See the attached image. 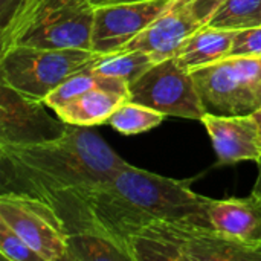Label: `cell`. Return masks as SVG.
<instances>
[{
  "label": "cell",
  "instance_id": "obj_13",
  "mask_svg": "<svg viewBox=\"0 0 261 261\" xmlns=\"http://www.w3.org/2000/svg\"><path fill=\"white\" fill-rule=\"evenodd\" d=\"M202 122L211 136L220 165L261 159V130L254 115L220 116L206 113Z\"/></svg>",
  "mask_w": 261,
  "mask_h": 261
},
{
  "label": "cell",
  "instance_id": "obj_12",
  "mask_svg": "<svg viewBox=\"0 0 261 261\" xmlns=\"http://www.w3.org/2000/svg\"><path fill=\"white\" fill-rule=\"evenodd\" d=\"M202 26L205 23L196 15L193 0H173L158 18L118 52L144 50L151 54L159 63L174 57L184 41Z\"/></svg>",
  "mask_w": 261,
  "mask_h": 261
},
{
  "label": "cell",
  "instance_id": "obj_11",
  "mask_svg": "<svg viewBox=\"0 0 261 261\" xmlns=\"http://www.w3.org/2000/svg\"><path fill=\"white\" fill-rule=\"evenodd\" d=\"M171 3L173 0H148L96 6L92 31V50L102 55L121 50Z\"/></svg>",
  "mask_w": 261,
  "mask_h": 261
},
{
  "label": "cell",
  "instance_id": "obj_2",
  "mask_svg": "<svg viewBox=\"0 0 261 261\" xmlns=\"http://www.w3.org/2000/svg\"><path fill=\"white\" fill-rule=\"evenodd\" d=\"M191 182L170 179L127 164L110 180L87 194V206L98 228L127 249L132 236L153 222L214 228L208 213L210 199L194 193L190 188Z\"/></svg>",
  "mask_w": 261,
  "mask_h": 261
},
{
  "label": "cell",
  "instance_id": "obj_22",
  "mask_svg": "<svg viewBox=\"0 0 261 261\" xmlns=\"http://www.w3.org/2000/svg\"><path fill=\"white\" fill-rule=\"evenodd\" d=\"M223 0H193V8H194L196 15L200 18V21L206 24L210 17L213 15V12L219 8Z\"/></svg>",
  "mask_w": 261,
  "mask_h": 261
},
{
  "label": "cell",
  "instance_id": "obj_26",
  "mask_svg": "<svg viewBox=\"0 0 261 261\" xmlns=\"http://www.w3.org/2000/svg\"><path fill=\"white\" fill-rule=\"evenodd\" d=\"M254 116H255V119H257V122H258V125H260V130H261V109L260 110H257L255 113H252ZM258 165H261V159L260 162H258Z\"/></svg>",
  "mask_w": 261,
  "mask_h": 261
},
{
  "label": "cell",
  "instance_id": "obj_10",
  "mask_svg": "<svg viewBox=\"0 0 261 261\" xmlns=\"http://www.w3.org/2000/svg\"><path fill=\"white\" fill-rule=\"evenodd\" d=\"M70 124L47 112V104L14 87L0 86V145H37L60 139Z\"/></svg>",
  "mask_w": 261,
  "mask_h": 261
},
{
  "label": "cell",
  "instance_id": "obj_16",
  "mask_svg": "<svg viewBox=\"0 0 261 261\" xmlns=\"http://www.w3.org/2000/svg\"><path fill=\"white\" fill-rule=\"evenodd\" d=\"M67 261H133L127 248L102 229L69 234Z\"/></svg>",
  "mask_w": 261,
  "mask_h": 261
},
{
  "label": "cell",
  "instance_id": "obj_17",
  "mask_svg": "<svg viewBox=\"0 0 261 261\" xmlns=\"http://www.w3.org/2000/svg\"><path fill=\"white\" fill-rule=\"evenodd\" d=\"M158 60L144 50H124L106 55L93 69L99 73L119 78L127 84H132L141 78L150 67H153Z\"/></svg>",
  "mask_w": 261,
  "mask_h": 261
},
{
  "label": "cell",
  "instance_id": "obj_21",
  "mask_svg": "<svg viewBox=\"0 0 261 261\" xmlns=\"http://www.w3.org/2000/svg\"><path fill=\"white\" fill-rule=\"evenodd\" d=\"M231 55L261 57V26L237 31Z\"/></svg>",
  "mask_w": 261,
  "mask_h": 261
},
{
  "label": "cell",
  "instance_id": "obj_7",
  "mask_svg": "<svg viewBox=\"0 0 261 261\" xmlns=\"http://www.w3.org/2000/svg\"><path fill=\"white\" fill-rule=\"evenodd\" d=\"M125 101H130L128 84L96 72L93 66L72 75L44 99L47 107L64 122L81 127L107 122Z\"/></svg>",
  "mask_w": 261,
  "mask_h": 261
},
{
  "label": "cell",
  "instance_id": "obj_3",
  "mask_svg": "<svg viewBox=\"0 0 261 261\" xmlns=\"http://www.w3.org/2000/svg\"><path fill=\"white\" fill-rule=\"evenodd\" d=\"M93 17L90 0H23L0 31V52L14 46L92 49Z\"/></svg>",
  "mask_w": 261,
  "mask_h": 261
},
{
  "label": "cell",
  "instance_id": "obj_20",
  "mask_svg": "<svg viewBox=\"0 0 261 261\" xmlns=\"http://www.w3.org/2000/svg\"><path fill=\"white\" fill-rule=\"evenodd\" d=\"M0 254L9 261H43L14 229L0 220Z\"/></svg>",
  "mask_w": 261,
  "mask_h": 261
},
{
  "label": "cell",
  "instance_id": "obj_1",
  "mask_svg": "<svg viewBox=\"0 0 261 261\" xmlns=\"http://www.w3.org/2000/svg\"><path fill=\"white\" fill-rule=\"evenodd\" d=\"M127 164L93 130L70 125L64 136L50 142L0 145V191L49 203L70 234L95 229L87 194Z\"/></svg>",
  "mask_w": 261,
  "mask_h": 261
},
{
  "label": "cell",
  "instance_id": "obj_24",
  "mask_svg": "<svg viewBox=\"0 0 261 261\" xmlns=\"http://www.w3.org/2000/svg\"><path fill=\"white\" fill-rule=\"evenodd\" d=\"M92 5L96 6H104V5H118V3H138V2H148V0H90Z\"/></svg>",
  "mask_w": 261,
  "mask_h": 261
},
{
  "label": "cell",
  "instance_id": "obj_23",
  "mask_svg": "<svg viewBox=\"0 0 261 261\" xmlns=\"http://www.w3.org/2000/svg\"><path fill=\"white\" fill-rule=\"evenodd\" d=\"M23 0H0V31L8 26Z\"/></svg>",
  "mask_w": 261,
  "mask_h": 261
},
{
  "label": "cell",
  "instance_id": "obj_18",
  "mask_svg": "<svg viewBox=\"0 0 261 261\" xmlns=\"http://www.w3.org/2000/svg\"><path fill=\"white\" fill-rule=\"evenodd\" d=\"M206 24L231 31L261 26V0H223Z\"/></svg>",
  "mask_w": 261,
  "mask_h": 261
},
{
  "label": "cell",
  "instance_id": "obj_6",
  "mask_svg": "<svg viewBox=\"0 0 261 261\" xmlns=\"http://www.w3.org/2000/svg\"><path fill=\"white\" fill-rule=\"evenodd\" d=\"M210 115H252L261 109V57L231 55L193 72Z\"/></svg>",
  "mask_w": 261,
  "mask_h": 261
},
{
  "label": "cell",
  "instance_id": "obj_14",
  "mask_svg": "<svg viewBox=\"0 0 261 261\" xmlns=\"http://www.w3.org/2000/svg\"><path fill=\"white\" fill-rule=\"evenodd\" d=\"M208 213L217 231L242 243L261 246V196L255 191L243 199H210Z\"/></svg>",
  "mask_w": 261,
  "mask_h": 261
},
{
  "label": "cell",
  "instance_id": "obj_19",
  "mask_svg": "<svg viewBox=\"0 0 261 261\" xmlns=\"http://www.w3.org/2000/svg\"><path fill=\"white\" fill-rule=\"evenodd\" d=\"M164 118L165 115L161 112L133 101H125L113 112L107 124L122 135H138L158 127Z\"/></svg>",
  "mask_w": 261,
  "mask_h": 261
},
{
  "label": "cell",
  "instance_id": "obj_5",
  "mask_svg": "<svg viewBox=\"0 0 261 261\" xmlns=\"http://www.w3.org/2000/svg\"><path fill=\"white\" fill-rule=\"evenodd\" d=\"M2 83L44 101L76 72L95 66L106 55L92 49H38L14 46L0 52Z\"/></svg>",
  "mask_w": 261,
  "mask_h": 261
},
{
  "label": "cell",
  "instance_id": "obj_9",
  "mask_svg": "<svg viewBox=\"0 0 261 261\" xmlns=\"http://www.w3.org/2000/svg\"><path fill=\"white\" fill-rule=\"evenodd\" d=\"M0 220L38 252L43 261H67L70 232L49 203L26 194L2 193Z\"/></svg>",
  "mask_w": 261,
  "mask_h": 261
},
{
  "label": "cell",
  "instance_id": "obj_4",
  "mask_svg": "<svg viewBox=\"0 0 261 261\" xmlns=\"http://www.w3.org/2000/svg\"><path fill=\"white\" fill-rule=\"evenodd\" d=\"M133 261H261V246L242 243L216 228L153 222L128 240Z\"/></svg>",
  "mask_w": 261,
  "mask_h": 261
},
{
  "label": "cell",
  "instance_id": "obj_15",
  "mask_svg": "<svg viewBox=\"0 0 261 261\" xmlns=\"http://www.w3.org/2000/svg\"><path fill=\"white\" fill-rule=\"evenodd\" d=\"M237 31L205 24L184 41L174 57L182 67L194 72L200 67L228 58L231 55Z\"/></svg>",
  "mask_w": 261,
  "mask_h": 261
},
{
  "label": "cell",
  "instance_id": "obj_25",
  "mask_svg": "<svg viewBox=\"0 0 261 261\" xmlns=\"http://www.w3.org/2000/svg\"><path fill=\"white\" fill-rule=\"evenodd\" d=\"M252 191H255L257 194H260L261 196V165H260V173H258V177H257V182H255V185H254V190Z\"/></svg>",
  "mask_w": 261,
  "mask_h": 261
},
{
  "label": "cell",
  "instance_id": "obj_8",
  "mask_svg": "<svg viewBox=\"0 0 261 261\" xmlns=\"http://www.w3.org/2000/svg\"><path fill=\"white\" fill-rule=\"evenodd\" d=\"M130 101L150 107L165 116L197 119L206 115L193 72L176 57L156 63L141 78L128 84Z\"/></svg>",
  "mask_w": 261,
  "mask_h": 261
}]
</instances>
